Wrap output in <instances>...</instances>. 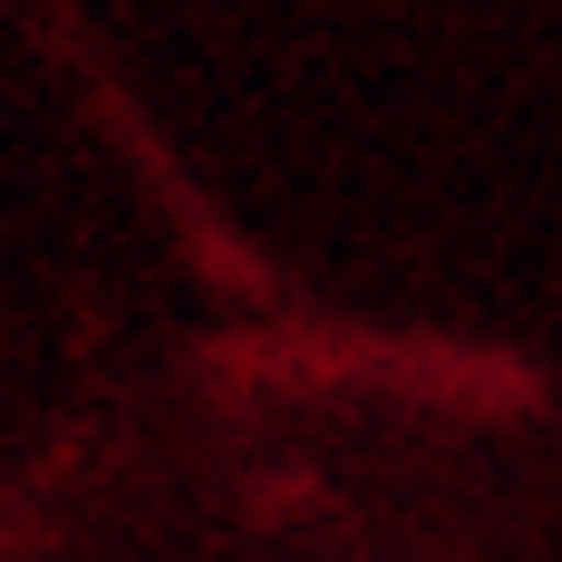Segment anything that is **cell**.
Here are the masks:
<instances>
[]
</instances>
